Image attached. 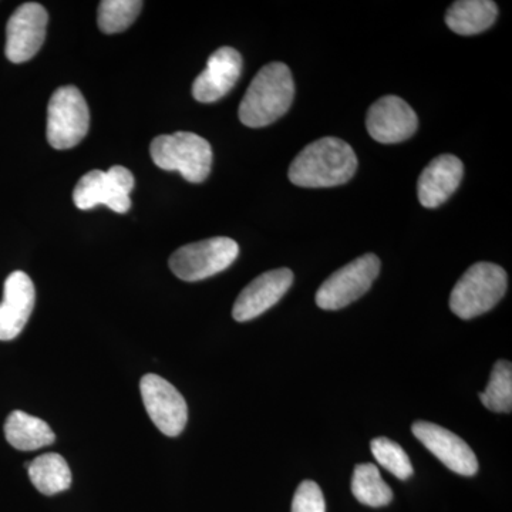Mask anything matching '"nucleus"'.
I'll return each mask as SVG.
<instances>
[{
  "mask_svg": "<svg viewBox=\"0 0 512 512\" xmlns=\"http://www.w3.org/2000/svg\"><path fill=\"white\" fill-rule=\"evenodd\" d=\"M134 188L133 173L121 165L109 171L93 170L80 178L73 191V201L79 210L87 211L104 204L119 214L131 208L130 192Z\"/></svg>",
  "mask_w": 512,
  "mask_h": 512,
  "instance_id": "nucleus-8",
  "label": "nucleus"
},
{
  "mask_svg": "<svg viewBox=\"0 0 512 512\" xmlns=\"http://www.w3.org/2000/svg\"><path fill=\"white\" fill-rule=\"evenodd\" d=\"M498 8L491 0H458L448 8V28L461 36L478 35L494 25Z\"/></svg>",
  "mask_w": 512,
  "mask_h": 512,
  "instance_id": "nucleus-17",
  "label": "nucleus"
},
{
  "mask_svg": "<svg viewBox=\"0 0 512 512\" xmlns=\"http://www.w3.org/2000/svg\"><path fill=\"white\" fill-rule=\"evenodd\" d=\"M507 285V272L500 265L478 262L458 279L451 292L450 309L458 318H477L503 299Z\"/></svg>",
  "mask_w": 512,
  "mask_h": 512,
  "instance_id": "nucleus-3",
  "label": "nucleus"
},
{
  "mask_svg": "<svg viewBox=\"0 0 512 512\" xmlns=\"http://www.w3.org/2000/svg\"><path fill=\"white\" fill-rule=\"evenodd\" d=\"M89 106L74 86L59 87L47 106V141L56 150H69L86 137Z\"/></svg>",
  "mask_w": 512,
  "mask_h": 512,
  "instance_id": "nucleus-5",
  "label": "nucleus"
},
{
  "mask_svg": "<svg viewBox=\"0 0 512 512\" xmlns=\"http://www.w3.org/2000/svg\"><path fill=\"white\" fill-rule=\"evenodd\" d=\"M295 83L285 63L266 64L249 84L239 104V120L244 126L261 128L275 123L291 109Z\"/></svg>",
  "mask_w": 512,
  "mask_h": 512,
  "instance_id": "nucleus-2",
  "label": "nucleus"
},
{
  "mask_svg": "<svg viewBox=\"0 0 512 512\" xmlns=\"http://www.w3.org/2000/svg\"><path fill=\"white\" fill-rule=\"evenodd\" d=\"M5 436L10 446L20 451H35L55 443L49 424L25 412L10 413L5 423Z\"/></svg>",
  "mask_w": 512,
  "mask_h": 512,
  "instance_id": "nucleus-18",
  "label": "nucleus"
},
{
  "mask_svg": "<svg viewBox=\"0 0 512 512\" xmlns=\"http://www.w3.org/2000/svg\"><path fill=\"white\" fill-rule=\"evenodd\" d=\"M242 73V57L232 47L212 53L204 72L192 84V96L200 103H214L227 96Z\"/></svg>",
  "mask_w": 512,
  "mask_h": 512,
  "instance_id": "nucleus-14",
  "label": "nucleus"
},
{
  "mask_svg": "<svg viewBox=\"0 0 512 512\" xmlns=\"http://www.w3.org/2000/svg\"><path fill=\"white\" fill-rule=\"evenodd\" d=\"M49 15L42 5L23 3L10 16L6 26V57L12 63H25L33 59L46 39Z\"/></svg>",
  "mask_w": 512,
  "mask_h": 512,
  "instance_id": "nucleus-10",
  "label": "nucleus"
},
{
  "mask_svg": "<svg viewBox=\"0 0 512 512\" xmlns=\"http://www.w3.org/2000/svg\"><path fill=\"white\" fill-rule=\"evenodd\" d=\"M481 403L494 413H511L512 365L507 360L495 363L487 389L480 394Z\"/></svg>",
  "mask_w": 512,
  "mask_h": 512,
  "instance_id": "nucleus-21",
  "label": "nucleus"
},
{
  "mask_svg": "<svg viewBox=\"0 0 512 512\" xmlns=\"http://www.w3.org/2000/svg\"><path fill=\"white\" fill-rule=\"evenodd\" d=\"M357 157L346 141L325 137L308 144L289 167V180L303 188L338 187L352 180Z\"/></svg>",
  "mask_w": 512,
  "mask_h": 512,
  "instance_id": "nucleus-1",
  "label": "nucleus"
},
{
  "mask_svg": "<svg viewBox=\"0 0 512 512\" xmlns=\"http://www.w3.org/2000/svg\"><path fill=\"white\" fill-rule=\"evenodd\" d=\"M28 470L30 481L39 493L55 495L72 485V471L60 454H43L29 464Z\"/></svg>",
  "mask_w": 512,
  "mask_h": 512,
  "instance_id": "nucleus-19",
  "label": "nucleus"
},
{
  "mask_svg": "<svg viewBox=\"0 0 512 512\" xmlns=\"http://www.w3.org/2000/svg\"><path fill=\"white\" fill-rule=\"evenodd\" d=\"M144 3L140 0H103L99 6V28L107 35L130 28Z\"/></svg>",
  "mask_w": 512,
  "mask_h": 512,
  "instance_id": "nucleus-22",
  "label": "nucleus"
},
{
  "mask_svg": "<svg viewBox=\"0 0 512 512\" xmlns=\"http://www.w3.org/2000/svg\"><path fill=\"white\" fill-rule=\"evenodd\" d=\"M419 126L416 111L397 96H384L367 111L366 127L370 137L382 144L409 140Z\"/></svg>",
  "mask_w": 512,
  "mask_h": 512,
  "instance_id": "nucleus-11",
  "label": "nucleus"
},
{
  "mask_svg": "<svg viewBox=\"0 0 512 512\" xmlns=\"http://www.w3.org/2000/svg\"><path fill=\"white\" fill-rule=\"evenodd\" d=\"M292 512H326L325 497L315 481H303L292 501Z\"/></svg>",
  "mask_w": 512,
  "mask_h": 512,
  "instance_id": "nucleus-24",
  "label": "nucleus"
},
{
  "mask_svg": "<svg viewBox=\"0 0 512 512\" xmlns=\"http://www.w3.org/2000/svg\"><path fill=\"white\" fill-rule=\"evenodd\" d=\"M464 175V165L460 158L443 154L433 161L421 173L417 183V195L424 208L440 207L456 192Z\"/></svg>",
  "mask_w": 512,
  "mask_h": 512,
  "instance_id": "nucleus-16",
  "label": "nucleus"
},
{
  "mask_svg": "<svg viewBox=\"0 0 512 512\" xmlns=\"http://www.w3.org/2000/svg\"><path fill=\"white\" fill-rule=\"evenodd\" d=\"M140 390L148 416L157 429L168 437L180 436L188 421V406L183 394L157 375L144 376Z\"/></svg>",
  "mask_w": 512,
  "mask_h": 512,
  "instance_id": "nucleus-9",
  "label": "nucleus"
},
{
  "mask_svg": "<svg viewBox=\"0 0 512 512\" xmlns=\"http://www.w3.org/2000/svg\"><path fill=\"white\" fill-rule=\"evenodd\" d=\"M150 153L157 167L178 171L190 183H202L211 173V144L198 134L178 131L158 136L151 143Z\"/></svg>",
  "mask_w": 512,
  "mask_h": 512,
  "instance_id": "nucleus-4",
  "label": "nucleus"
},
{
  "mask_svg": "<svg viewBox=\"0 0 512 512\" xmlns=\"http://www.w3.org/2000/svg\"><path fill=\"white\" fill-rule=\"evenodd\" d=\"M352 493L360 504L379 508L389 505L393 500V491L380 476L375 464H359L352 478Z\"/></svg>",
  "mask_w": 512,
  "mask_h": 512,
  "instance_id": "nucleus-20",
  "label": "nucleus"
},
{
  "mask_svg": "<svg viewBox=\"0 0 512 512\" xmlns=\"http://www.w3.org/2000/svg\"><path fill=\"white\" fill-rule=\"evenodd\" d=\"M36 291L32 279L22 271L8 276L0 303V340L18 338L35 308Z\"/></svg>",
  "mask_w": 512,
  "mask_h": 512,
  "instance_id": "nucleus-15",
  "label": "nucleus"
},
{
  "mask_svg": "<svg viewBox=\"0 0 512 512\" xmlns=\"http://www.w3.org/2000/svg\"><path fill=\"white\" fill-rule=\"evenodd\" d=\"M370 448H372L377 463L386 468L394 477L399 478V480H407V478L413 476L412 461H410L406 451L399 444L394 443L393 440L386 439V437H377L370 444Z\"/></svg>",
  "mask_w": 512,
  "mask_h": 512,
  "instance_id": "nucleus-23",
  "label": "nucleus"
},
{
  "mask_svg": "<svg viewBox=\"0 0 512 512\" xmlns=\"http://www.w3.org/2000/svg\"><path fill=\"white\" fill-rule=\"evenodd\" d=\"M380 272V259L375 254L359 256L329 276L318 293L316 305L325 311H339L362 298Z\"/></svg>",
  "mask_w": 512,
  "mask_h": 512,
  "instance_id": "nucleus-7",
  "label": "nucleus"
},
{
  "mask_svg": "<svg viewBox=\"0 0 512 512\" xmlns=\"http://www.w3.org/2000/svg\"><path fill=\"white\" fill-rule=\"evenodd\" d=\"M239 247L234 239L215 237L184 245L170 258V269L187 282L202 281L220 274L234 264Z\"/></svg>",
  "mask_w": 512,
  "mask_h": 512,
  "instance_id": "nucleus-6",
  "label": "nucleus"
},
{
  "mask_svg": "<svg viewBox=\"0 0 512 512\" xmlns=\"http://www.w3.org/2000/svg\"><path fill=\"white\" fill-rule=\"evenodd\" d=\"M412 431L416 439L451 471L460 476H476V454L457 434L429 421H417L413 424Z\"/></svg>",
  "mask_w": 512,
  "mask_h": 512,
  "instance_id": "nucleus-12",
  "label": "nucleus"
},
{
  "mask_svg": "<svg viewBox=\"0 0 512 512\" xmlns=\"http://www.w3.org/2000/svg\"><path fill=\"white\" fill-rule=\"evenodd\" d=\"M293 284L291 269L279 268L259 275L239 293L232 316L237 322H248L261 316L281 301Z\"/></svg>",
  "mask_w": 512,
  "mask_h": 512,
  "instance_id": "nucleus-13",
  "label": "nucleus"
}]
</instances>
